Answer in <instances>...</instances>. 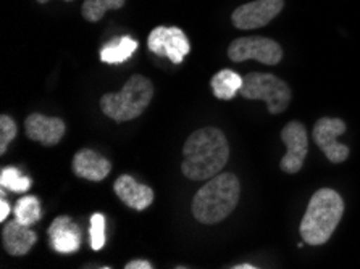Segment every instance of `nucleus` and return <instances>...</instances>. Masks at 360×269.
Wrapping results in <instances>:
<instances>
[{
	"label": "nucleus",
	"mask_w": 360,
	"mask_h": 269,
	"mask_svg": "<svg viewBox=\"0 0 360 269\" xmlns=\"http://www.w3.org/2000/svg\"><path fill=\"white\" fill-rule=\"evenodd\" d=\"M113 190L124 205L133 208V210H146L154 202V190L149 185L139 184L133 176L123 174L115 181Z\"/></svg>",
	"instance_id": "obj_13"
},
{
	"label": "nucleus",
	"mask_w": 360,
	"mask_h": 269,
	"mask_svg": "<svg viewBox=\"0 0 360 269\" xmlns=\"http://www.w3.org/2000/svg\"><path fill=\"white\" fill-rule=\"evenodd\" d=\"M152 268L154 266H152L149 261H144V260L129 261V263H127V266H124V269H152Z\"/></svg>",
	"instance_id": "obj_24"
},
{
	"label": "nucleus",
	"mask_w": 360,
	"mask_h": 269,
	"mask_svg": "<svg viewBox=\"0 0 360 269\" xmlns=\"http://www.w3.org/2000/svg\"><path fill=\"white\" fill-rule=\"evenodd\" d=\"M123 5L124 0H84L81 12H83V16L87 21L96 23V21H101L107 10H118Z\"/></svg>",
	"instance_id": "obj_18"
},
{
	"label": "nucleus",
	"mask_w": 360,
	"mask_h": 269,
	"mask_svg": "<svg viewBox=\"0 0 360 269\" xmlns=\"http://www.w3.org/2000/svg\"><path fill=\"white\" fill-rule=\"evenodd\" d=\"M37 2H39V4H47L49 0H37ZM63 2H73V0H63Z\"/></svg>",
	"instance_id": "obj_26"
},
{
	"label": "nucleus",
	"mask_w": 360,
	"mask_h": 269,
	"mask_svg": "<svg viewBox=\"0 0 360 269\" xmlns=\"http://www.w3.org/2000/svg\"><path fill=\"white\" fill-rule=\"evenodd\" d=\"M239 94L248 100H262L266 103L270 114H280L291 102V89L285 81L270 73H249L244 76V82Z\"/></svg>",
	"instance_id": "obj_5"
},
{
	"label": "nucleus",
	"mask_w": 360,
	"mask_h": 269,
	"mask_svg": "<svg viewBox=\"0 0 360 269\" xmlns=\"http://www.w3.org/2000/svg\"><path fill=\"white\" fill-rule=\"evenodd\" d=\"M72 169L76 176L79 178L94 181V183H101L112 171V163L107 158L101 157L99 153L89 148H83L78 153H75Z\"/></svg>",
	"instance_id": "obj_14"
},
{
	"label": "nucleus",
	"mask_w": 360,
	"mask_h": 269,
	"mask_svg": "<svg viewBox=\"0 0 360 269\" xmlns=\"http://www.w3.org/2000/svg\"><path fill=\"white\" fill-rule=\"evenodd\" d=\"M347 129L346 123L340 118H320L314 126L312 137L320 150L325 153L331 163H342L349 158V147L338 142V137L345 134Z\"/></svg>",
	"instance_id": "obj_7"
},
{
	"label": "nucleus",
	"mask_w": 360,
	"mask_h": 269,
	"mask_svg": "<svg viewBox=\"0 0 360 269\" xmlns=\"http://www.w3.org/2000/svg\"><path fill=\"white\" fill-rule=\"evenodd\" d=\"M244 78H241L236 71L221 70L212 78V91L214 96L220 100H231L241 91Z\"/></svg>",
	"instance_id": "obj_16"
},
{
	"label": "nucleus",
	"mask_w": 360,
	"mask_h": 269,
	"mask_svg": "<svg viewBox=\"0 0 360 269\" xmlns=\"http://www.w3.org/2000/svg\"><path fill=\"white\" fill-rule=\"evenodd\" d=\"M91 247L92 250H101L105 245V218L102 213H94L91 218Z\"/></svg>",
	"instance_id": "obj_21"
},
{
	"label": "nucleus",
	"mask_w": 360,
	"mask_h": 269,
	"mask_svg": "<svg viewBox=\"0 0 360 269\" xmlns=\"http://www.w3.org/2000/svg\"><path fill=\"white\" fill-rule=\"evenodd\" d=\"M15 218L25 226H32L41 219V205L36 197H23L15 206Z\"/></svg>",
	"instance_id": "obj_19"
},
{
	"label": "nucleus",
	"mask_w": 360,
	"mask_h": 269,
	"mask_svg": "<svg viewBox=\"0 0 360 269\" xmlns=\"http://www.w3.org/2000/svg\"><path fill=\"white\" fill-rule=\"evenodd\" d=\"M241 195V184L233 173H218L193 199V215L202 224H217L231 215Z\"/></svg>",
	"instance_id": "obj_2"
},
{
	"label": "nucleus",
	"mask_w": 360,
	"mask_h": 269,
	"mask_svg": "<svg viewBox=\"0 0 360 269\" xmlns=\"http://www.w3.org/2000/svg\"><path fill=\"white\" fill-rule=\"evenodd\" d=\"M138 48V42L131 37H120L118 41L107 44L101 51V58L105 63H122L128 60Z\"/></svg>",
	"instance_id": "obj_17"
},
{
	"label": "nucleus",
	"mask_w": 360,
	"mask_h": 269,
	"mask_svg": "<svg viewBox=\"0 0 360 269\" xmlns=\"http://www.w3.org/2000/svg\"><path fill=\"white\" fill-rule=\"evenodd\" d=\"M281 140L288 148L286 155L281 158L280 168L288 174H296L301 171L309 152V137L305 126L299 122H289L281 129Z\"/></svg>",
	"instance_id": "obj_9"
},
{
	"label": "nucleus",
	"mask_w": 360,
	"mask_h": 269,
	"mask_svg": "<svg viewBox=\"0 0 360 269\" xmlns=\"http://www.w3.org/2000/svg\"><path fill=\"white\" fill-rule=\"evenodd\" d=\"M234 269H255L257 266H252V265H238V266H233Z\"/></svg>",
	"instance_id": "obj_25"
},
{
	"label": "nucleus",
	"mask_w": 360,
	"mask_h": 269,
	"mask_svg": "<svg viewBox=\"0 0 360 269\" xmlns=\"http://www.w3.org/2000/svg\"><path fill=\"white\" fill-rule=\"evenodd\" d=\"M345 213V202L333 189H320L310 199L301 221V237L307 245L319 247L330 240Z\"/></svg>",
	"instance_id": "obj_3"
},
{
	"label": "nucleus",
	"mask_w": 360,
	"mask_h": 269,
	"mask_svg": "<svg viewBox=\"0 0 360 269\" xmlns=\"http://www.w3.org/2000/svg\"><path fill=\"white\" fill-rule=\"evenodd\" d=\"M47 234L51 239V247L57 254H75L81 245V230L78 224L73 223V219L68 216L53 219Z\"/></svg>",
	"instance_id": "obj_12"
},
{
	"label": "nucleus",
	"mask_w": 360,
	"mask_h": 269,
	"mask_svg": "<svg viewBox=\"0 0 360 269\" xmlns=\"http://www.w3.org/2000/svg\"><path fill=\"white\" fill-rule=\"evenodd\" d=\"M0 185L12 192H26L31 188V179L21 174L16 168H4L0 173Z\"/></svg>",
	"instance_id": "obj_20"
},
{
	"label": "nucleus",
	"mask_w": 360,
	"mask_h": 269,
	"mask_svg": "<svg viewBox=\"0 0 360 269\" xmlns=\"http://www.w3.org/2000/svg\"><path fill=\"white\" fill-rule=\"evenodd\" d=\"M147 47L159 57L170 58L174 65H179L191 52V44L179 27L159 26L152 29L147 39Z\"/></svg>",
	"instance_id": "obj_8"
},
{
	"label": "nucleus",
	"mask_w": 360,
	"mask_h": 269,
	"mask_svg": "<svg viewBox=\"0 0 360 269\" xmlns=\"http://www.w3.org/2000/svg\"><path fill=\"white\" fill-rule=\"evenodd\" d=\"M10 215V203L5 199V189L0 190V221H5Z\"/></svg>",
	"instance_id": "obj_23"
},
{
	"label": "nucleus",
	"mask_w": 360,
	"mask_h": 269,
	"mask_svg": "<svg viewBox=\"0 0 360 269\" xmlns=\"http://www.w3.org/2000/svg\"><path fill=\"white\" fill-rule=\"evenodd\" d=\"M154 97V86L146 76L134 74L118 94H105L101 98V110L113 122H131L143 114Z\"/></svg>",
	"instance_id": "obj_4"
},
{
	"label": "nucleus",
	"mask_w": 360,
	"mask_h": 269,
	"mask_svg": "<svg viewBox=\"0 0 360 269\" xmlns=\"http://www.w3.org/2000/svg\"><path fill=\"white\" fill-rule=\"evenodd\" d=\"M16 133H18L16 123L8 117V114H2V117H0V155H5L10 142L16 137Z\"/></svg>",
	"instance_id": "obj_22"
},
{
	"label": "nucleus",
	"mask_w": 360,
	"mask_h": 269,
	"mask_svg": "<svg viewBox=\"0 0 360 269\" xmlns=\"http://www.w3.org/2000/svg\"><path fill=\"white\" fill-rule=\"evenodd\" d=\"M285 7V0H255L238 7L231 15L233 25L238 29H257L275 18Z\"/></svg>",
	"instance_id": "obj_10"
},
{
	"label": "nucleus",
	"mask_w": 360,
	"mask_h": 269,
	"mask_svg": "<svg viewBox=\"0 0 360 269\" xmlns=\"http://www.w3.org/2000/svg\"><path fill=\"white\" fill-rule=\"evenodd\" d=\"M228 57L233 62H245V60H257V62L274 67L283 58V48L280 44L269 37H239L234 39L228 47Z\"/></svg>",
	"instance_id": "obj_6"
},
{
	"label": "nucleus",
	"mask_w": 360,
	"mask_h": 269,
	"mask_svg": "<svg viewBox=\"0 0 360 269\" xmlns=\"http://www.w3.org/2000/svg\"><path fill=\"white\" fill-rule=\"evenodd\" d=\"M183 157L181 171L188 179H212L225 168L230 158V145L220 129L204 128L188 137Z\"/></svg>",
	"instance_id": "obj_1"
},
{
	"label": "nucleus",
	"mask_w": 360,
	"mask_h": 269,
	"mask_svg": "<svg viewBox=\"0 0 360 269\" xmlns=\"http://www.w3.org/2000/svg\"><path fill=\"white\" fill-rule=\"evenodd\" d=\"M2 242L7 254L13 256H23L37 242L36 232H32L30 226L21 224L18 219H12L2 229Z\"/></svg>",
	"instance_id": "obj_15"
},
{
	"label": "nucleus",
	"mask_w": 360,
	"mask_h": 269,
	"mask_svg": "<svg viewBox=\"0 0 360 269\" xmlns=\"http://www.w3.org/2000/svg\"><path fill=\"white\" fill-rule=\"evenodd\" d=\"M25 131L31 140L39 142L46 147H52L62 140L65 134V123L60 118L32 113L26 118Z\"/></svg>",
	"instance_id": "obj_11"
}]
</instances>
